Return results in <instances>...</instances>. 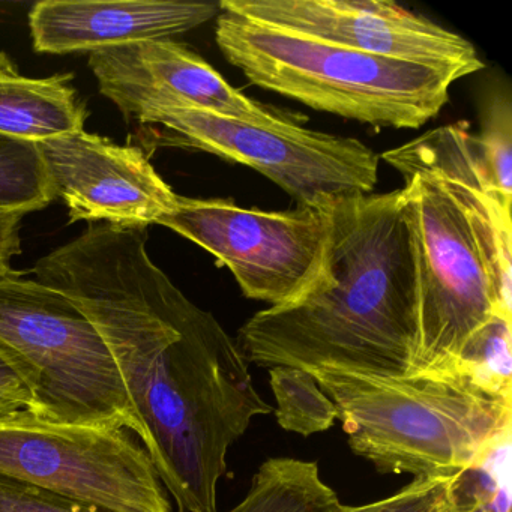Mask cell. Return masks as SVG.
<instances>
[{"instance_id":"cell-8","label":"cell","mask_w":512,"mask_h":512,"mask_svg":"<svg viewBox=\"0 0 512 512\" xmlns=\"http://www.w3.org/2000/svg\"><path fill=\"white\" fill-rule=\"evenodd\" d=\"M146 125L158 145L208 152L244 164L283 188L298 205L373 193L380 155L361 140L307 130L299 122L259 125L202 110H167Z\"/></svg>"},{"instance_id":"cell-14","label":"cell","mask_w":512,"mask_h":512,"mask_svg":"<svg viewBox=\"0 0 512 512\" xmlns=\"http://www.w3.org/2000/svg\"><path fill=\"white\" fill-rule=\"evenodd\" d=\"M221 13L218 4L178 0H44L29 13L38 53H91L169 40Z\"/></svg>"},{"instance_id":"cell-21","label":"cell","mask_w":512,"mask_h":512,"mask_svg":"<svg viewBox=\"0 0 512 512\" xmlns=\"http://www.w3.org/2000/svg\"><path fill=\"white\" fill-rule=\"evenodd\" d=\"M512 110L508 98L496 97L485 110L481 136H476L491 179L512 200Z\"/></svg>"},{"instance_id":"cell-26","label":"cell","mask_w":512,"mask_h":512,"mask_svg":"<svg viewBox=\"0 0 512 512\" xmlns=\"http://www.w3.org/2000/svg\"><path fill=\"white\" fill-rule=\"evenodd\" d=\"M62 512H107L104 509L95 508V506L85 505V503L74 502L64 497V506Z\"/></svg>"},{"instance_id":"cell-3","label":"cell","mask_w":512,"mask_h":512,"mask_svg":"<svg viewBox=\"0 0 512 512\" xmlns=\"http://www.w3.org/2000/svg\"><path fill=\"white\" fill-rule=\"evenodd\" d=\"M308 374L334 403L352 451L380 473L452 478L512 427V400L461 374Z\"/></svg>"},{"instance_id":"cell-23","label":"cell","mask_w":512,"mask_h":512,"mask_svg":"<svg viewBox=\"0 0 512 512\" xmlns=\"http://www.w3.org/2000/svg\"><path fill=\"white\" fill-rule=\"evenodd\" d=\"M64 497L0 476V512H62Z\"/></svg>"},{"instance_id":"cell-11","label":"cell","mask_w":512,"mask_h":512,"mask_svg":"<svg viewBox=\"0 0 512 512\" xmlns=\"http://www.w3.org/2000/svg\"><path fill=\"white\" fill-rule=\"evenodd\" d=\"M89 68L101 94L127 121L146 125L157 113L193 109L250 124L299 122L292 113L245 97L205 59L172 38L91 53Z\"/></svg>"},{"instance_id":"cell-5","label":"cell","mask_w":512,"mask_h":512,"mask_svg":"<svg viewBox=\"0 0 512 512\" xmlns=\"http://www.w3.org/2000/svg\"><path fill=\"white\" fill-rule=\"evenodd\" d=\"M0 361L26 386L38 418L124 427L140 439L142 424L97 329L64 293L22 272L0 275Z\"/></svg>"},{"instance_id":"cell-1","label":"cell","mask_w":512,"mask_h":512,"mask_svg":"<svg viewBox=\"0 0 512 512\" xmlns=\"http://www.w3.org/2000/svg\"><path fill=\"white\" fill-rule=\"evenodd\" d=\"M146 242L148 227L91 224L32 274L64 293L103 338L178 512H218L230 446L272 407L238 343L152 262Z\"/></svg>"},{"instance_id":"cell-20","label":"cell","mask_w":512,"mask_h":512,"mask_svg":"<svg viewBox=\"0 0 512 512\" xmlns=\"http://www.w3.org/2000/svg\"><path fill=\"white\" fill-rule=\"evenodd\" d=\"M269 383L277 400L275 416L284 430L307 437L334 425L337 419L334 403L307 371L271 368Z\"/></svg>"},{"instance_id":"cell-17","label":"cell","mask_w":512,"mask_h":512,"mask_svg":"<svg viewBox=\"0 0 512 512\" xmlns=\"http://www.w3.org/2000/svg\"><path fill=\"white\" fill-rule=\"evenodd\" d=\"M55 199L37 143L0 134V214L25 217Z\"/></svg>"},{"instance_id":"cell-15","label":"cell","mask_w":512,"mask_h":512,"mask_svg":"<svg viewBox=\"0 0 512 512\" xmlns=\"http://www.w3.org/2000/svg\"><path fill=\"white\" fill-rule=\"evenodd\" d=\"M73 80V74L64 73L23 76L16 62L0 52V134L40 143L85 131L89 113Z\"/></svg>"},{"instance_id":"cell-9","label":"cell","mask_w":512,"mask_h":512,"mask_svg":"<svg viewBox=\"0 0 512 512\" xmlns=\"http://www.w3.org/2000/svg\"><path fill=\"white\" fill-rule=\"evenodd\" d=\"M329 202L268 212L232 200L179 196L175 211L158 224L212 254L247 298L281 307L307 295L325 275Z\"/></svg>"},{"instance_id":"cell-18","label":"cell","mask_w":512,"mask_h":512,"mask_svg":"<svg viewBox=\"0 0 512 512\" xmlns=\"http://www.w3.org/2000/svg\"><path fill=\"white\" fill-rule=\"evenodd\" d=\"M458 512H509L511 508V428L478 460L452 476Z\"/></svg>"},{"instance_id":"cell-10","label":"cell","mask_w":512,"mask_h":512,"mask_svg":"<svg viewBox=\"0 0 512 512\" xmlns=\"http://www.w3.org/2000/svg\"><path fill=\"white\" fill-rule=\"evenodd\" d=\"M220 10L365 55L439 68L458 79L484 68L466 38L389 0H223Z\"/></svg>"},{"instance_id":"cell-7","label":"cell","mask_w":512,"mask_h":512,"mask_svg":"<svg viewBox=\"0 0 512 512\" xmlns=\"http://www.w3.org/2000/svg\"><path fill=\"white\" fill-rule=\"evenodd\" d=\"M0 476L107 512H172L140 439L124 427L0 419Z\"/></svg>"},{"instance_id":"cell-6","label":"cell","mask_w":512,"mask_h":512,"mask_svg":"<svg viewBox=\"0 0 512 512\" xmlns=\"http://www.w3.org/2000/svg\"><path fill=\"white\" fill-rule=\"evenodd\" d=\"M418 278V373L454 374L470 335L503 313L491 286L478 236L460 203L439 179L401 173Z\"/></svg>"},{"instance_id":"cell-25","label":"cell","mask_w":512,"mask_h":512,"mask_svg":"<svg viewBox=\"0 0 512 512\" xmlns=\"http://www.w3.org/2000/svg\"><path fill=\"white\" fill-rule=\"evenodd\" d=\"M23 215L0 214V275L13 272L14 257L22 253L20 227Z\"/></svg>"},{"instance_id":"cell-4","label":"cell","mask_w":512,"mask_h":512,"mask_svg":"<svg viewBox=\"0 0 512 512\" xmlns=\"http://www.w3.org/2000/svg\"><path fill=\"white\" fill-rule=\"evenodd\" d=\"M215 40L251 85L317 112L376 128L416 130L449 100L455 74L365 55L221 11Z\"/></svg>"},{"instance_id":"cell-22","label":"cell","mask_w":512,"mask_h":512,"mask_svg":"<svg viewBox=\"0 0 512 512\" xmlns=\"http://www.w3.org/2000/svg\"><path fill=\"white\" fill-rule=\"evenodd\" d=\"M340 512H458L452 478H416L394 496L362 506H343Z\"/></svg>"},{"instance_id":"cell-13","label":"cell","mask_w":512,"mask_h":512,"mask_svg":"<svg viewBox=\"0 0 512 512\" xmlns=\"http://www.w3.org/2000/svg\"><path fill=\"white\" fill-rule=\"evenodd\" d=\"M398 173L439 179L466 211L503 313L512 316V200L497 190L476 136L464 122L428 131L380 155Z\"/></svg>"},{"instance_id":"cell-16","label":"cell","mask_w":512,"mask_h":512,"mask_svg":"<svg viewBox=\"0 0 512 512\" xmlns=\"http://www.w3.org/2000/svg\"><path fill=\"white\" fill-rule=\"evenodd\" d=\"M343 506L317 463L278 457L259 467L247 496L229 512H340Z\"/></svg>"},{"instance_id":"cell-12","label":"cell","mask_w":512,"mask_h":512,"mask_svg":"<svg viewBox=\"0 0 512 512\" xmlns=\"http://www.w3.org/2000/svg\"><path fill=\"white\" fill-rule=\"evenodd\" d=\"M56 197L71 223L149 227L172 214L178 194L145 152L80 131L37 143Z\"/></svg>"},{"instance_id":"cell-24","label":"cell","mask_w":512,"mask_h":512,"mask_svg":"<svg viewBox=\"0 0 512 512\" xmlns=\"http://www.w3.org/2000/svg\"><path fill=\"white\" fill-rule=\"evenodd\" d=\"M31 406L32 397L26 386L4 361H0V419L29 410Z\"/></svg>"},{"instance_id":"cell-2","label":"cell","mask_w":512,"mask_h":512,"mask_svg":"<svg viewBox=\"0 0 512 512\" xmlns=\"http://www.w3.org/2000/svg\"><path fill=\"white\" fill-rule=\"evenodd\" d=\"M325 275L292 304L254 314L239 329L259 367L415 376L418 278L403 191L329 202Z\"/></svg>"},{"instance_id":"cell-19","label":"cell","mask_w":512,"mask_h":512,"mask_svg":"<svg viewBox=\"0 0 512 512\" xmlns=\"http://www.w3.org/2000/svg\"><path fill=\"white\" fill-rule=\"evenodd\" d=\"M511 322L508 317H491L470 335L452 370L506 400H512Z\"/></svg>"}]
</instances>
